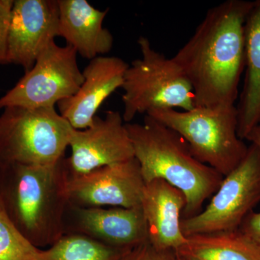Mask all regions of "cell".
Listing matches in <instances>:
<instances>
[{"instance_id":"6da1fadb","label":"cell","mask_w":260,"mask_h":260,"mask_svg":"<svg viewBox=\"0 0 260 260\" xmlns=\"http://www.w3.org/2000/svg\"><path fill=\"white\" fill-rule=\"evenodd\" d=\"M253 1L210 8L173 59L191 84L195 107L235 105L245 69V23Z\"/></svg>"},{"instance_id":"7a4b0ae2","label":"cell","mask_w":260,"mask_h":260,"mask_svg":"<svg viewBox=\"0 0 260 260\" xmlns=\"http://www.w3.org/2000/svg\"><path fill=\"white\" fill-rule=\"evenodd\" d=\"M70 174L64 157L51 165L0 167V203L17 229L39 249L64 234Z\"/></svg>"},{"instance_id":"3957f363","label":"cell","mask_w":260,"mask_h":260,"mask_svg":"<svg viewBox=\"0 0 260 260\" xmlns=\"http://www.w3.org/2000/svg\"><path fill=\"white\" fill-rule=\"evenodd\" d=\"M126 127L145 182L162 179L182 191L183 218L200 213L223 176L195 158L177 132L150 116L145 115L143 123H126Z\"/></svg>"},{"instance_id":"277c9868","label":"cell","mask_w":260,"mask_h":260,"mask_svg":"<svg viewBox=\"0 0 260 260\" xmlns=\"http://www.w3.org/2000/svg\"><path fill=\"white\" fill-rule=\"evenodd\" d=\"M177 132L200 162L225 177L242 162L247 145L238 135L236 105L155 109L146 114Z\"/></svg>"},{"instance_id":"5b68a950","label":"cell","mask_w":260,"mask_h":260,"mask_svg":"<svg viewBox=\"0 0 260 260\" xmlns=\"http://www.w3.org/2000/svg\"><path fill=\"white\" fill-rule=\"evenodd\" d=\"M138 44L141 57L129 64L121 86L124 122L155 109H192L194 92L179 64L155 50L148 38L140 37Z\"/></svg>"},{"instance_id":"8992f818","label":"cell","mask_w":260,"mask_h":260,"mask_svg":"<svg viewBox=\"0 0 260 260\" xmlns=\"http://www.w3.org/2000/svg\"><path fill=\"white\" fill-rule=\"evenodd\" d=\"M73 129L56 108H5L0 114V167L56 164L64 158Z\"/></svg>"},{"instance_id":"52a82bcc","label":"cell","mask_w":260,"mask_h":260,"mask_svg":"<svg viewBox=\"0 0 260 260\" xmlns=\"http://www.w3.org/2000/svg\"><path fill=\"white\" fill-rule=\"evenodd\" d=\"M260 202V150L248 147L245 158L223 177L209 204L190 218L181 220L185 237L238 230Z\"/></svg>"},{"instance_id":"ba28073f","label":"cell","mask_w":260,"mask_h":260,"mask_svg":"<svg viewBox=\"0 0 260 260\" xmlns=\"http://www.w3.org/2000/svg\"><path fill=\"white\" fill-rule=\"evenodd\" d=\"M78 53L70 46L60 47L55 41L37 58L35 64L0 98V109L55 108L73 96L83 84V72L77 61Z\"/></svg>"},{"instance_id":"9c48e42d","label":"cell","mask_w":260,"mask_h":260,"mask_svg":"<svg viewBox=\"0 0 260 260\" xmlns=\"http://www.w3.org/2000/svg\"><path fill=\"white\" fill-rule=\"evenodd\" d=\"M145 182L137 159L95 169L68 183L70 204L85 208L140 206Z\"/></svg>"},{"instance_id":"30bf717a","label":"cell","mask_w":260,"mask_h":260,"mask_svg":"<svg viewBox=\"0 0 260 260\" xmlns=\"http://www.w3.org/2000/svg\"><path fill=\"white\" fill-rule=\"evenodd\" d=\"M69 147L71 155L67 164L70 177L135 157L126 123L116 111H108L104 118L95 116L86 129H73Z\"/></svg>"},{"instance_id":"8fae6325","label":"cell","mask_w":260,"mask_h":260,"mask_svg":"<svg viewBox=\"0 0 260 260\" xmlns=\"http://www.w3.org/2000/svg\"><path fill=\"white\" fill-rule=\"evenodd\" d=\"M59 37L56 0H14L5 64L29 71L45 48Z\"/></svg>"},{"instance_id":"7c38bea8","label":"cell","mask_w":260,"mask_h":260,"mask_svg":"<svg viewBox=\"0 0 260 260\" xmlns=\"http://www.w3.org/2000/svg\"><path fill=\"white\" fill-rule=\"evenodd\" d=\"M64 234L87 236L107 245L130 249L148 242L141 205L134 208H85L69 204Z\"/></svg>"},{"instance_id":"4fadbf2b","label":"cell","mask_w":260,"mask_h":260,"mask_svg":"<svg viewBox=\"0 0 260 260\" xmlns=\"http://www.w3.org/2000/svg\"><path fill=\"white\" fill-rule=\"evenodd\" d=\"M128 67L117 56H100L90 60L83 71L84 81L78 92L58 103L59 114L75 129L88 128L103 103L122 86Z\"/></svg>"},{"instance_id":"5bb4252c","label":"cell","mask_w":260,"mask_h":260,"mask_svg":"<svg viewBox=\"0 0 260 260\" xmlns=\"http://www.w3.org/2000/svg\"><path fill=\"white\" fill-rule=\"evenodd\" d=\"M186 204L182 191L162 179L145 183L141 207L148 242L160 251H177L186 242L181 229Z\"/></svg>"},{"instance_id":"9a60e30c","label":"cell","mask_w":260,"mask_h":260,"mask_svg":"<svg viewBox=\"0 0 260 260\" xmlns=\"http://www.w3.org/2000/svg\"><path fill=\"white\" fill-rule=\"evenodd\" d=\"M59 37L78 54L91 59L105 56L113 47L112 32L104 28L109 9L99 10L87 0H57Z\"/></svg>"},{"instance_id":"2e32d148","label":"cell","mask_w":260,"mask_h":260,"mask_svg":"<svg viewBox=\"0 0 260 260\" xmlns=\"http://www.w3.org/2000/svg\"><path fill=\"white\" fill-rule=\"evenodd\" d=\"M237 107L242 140L260 124V0L253 1L245 23V78Z\"/></svg>"},{"instance_id":"e0dca14e","label":"cell","mask_w":260,"mask_h":260,"mask_svg":"<svg viewBox=\"0 0 260 260\" xmlns=\"http://www.w3.org/2000/svg\"><path fill=\"white\" fill-rule=\"evenodd\" d=\"M181 255L194 260H260V248L238 229L186 237Z\"/></svg>"},{"instance_id":"ac0fdd59","label":"cell","mask_w":260,"mask_h":260,"mask_svg":"<svg viewBox=\"0 0 260 260\" xmlns=\"http://www.w3.org/2000/svg\"><path fill=\"white\" fill-rule=\"evenodd\" d=\"M126 250L82 234H64L42 249L41 260H120Z\"/></svg>"},{"instance_id":"d6986e66","label":"cell","mask_w":260,"mask_h":260,"mask_svg":"<svg viewBox=\"0 0 260 260\" xmlns=\"http://www.w3.org/2000/svg\"><path fill=\"white\" fill-rule=\"evenodd\" d=\"M42 251L17 229L0 203V260H41Z\"/></svg>"},{"instance_id":"ffe728a7","label":"cell","mask_w":260,"mask_h":260,"mask_svg":"<svg viewBox=\"0 0 260 260\" xmlns=\"http://www.w3.org/2000/svg\"><path fill=\"white\" fill-rule=\"evenodd\" d=\"M120 260H177L176 252L160 251L146 242L124 253Z\"/></svg>"},{"instance_id":"44dd1931","label":"cell","mask_w":260,"mask_h":260,"mask_svg":"<svg viewBox=\"0 0 260 260\" xmlns=\"http://www.w3.org/2000/svg\"><path fill=\"white\" fill-rule=\"evenodd\" d=\"M14 0H0V64H5L8 34Z\"/></svg>"},{"instance_id":"7402d4cb","label":"cell","mask_w":260,"mask_h":260,"mask_svg":"<svg viewBox=\"0 0 260 260\" xmlns=\"http://www.w3.org/2000/svg\"><path fill=\"white\" fill-rule=\"evenodd\" d=\"M239 230L260 248V213L251 211L244 218Z\"/></svg>"},{"instance_id":"603a6c76","label":"cell","mask_w":260,"mask_h":260,"mask_svg":"<svg viewBox=\"0 0 260 260\" xmlns=\"http://www.w3.org/2000/svg\"><path fill=\"white\" fill-rule=\"evenodd\" d=\"M245 140L250 142L251 144L256 145L260 150V124L251 130Z\"/></svg>"},{"instance_id":"cb8c5ba5","label":"cell","mask_w":260,"mask_h":260,"mask_svg":"<svg viewBox=\"0 0 260 260\" xmlns=\"http://www.w3.org/2000/svg\"><path fill=\"white\" fill-rule=\"evenodd\" d=\"M176 257H177V260H194L191 259V258L186 257V256L181 255V254H179L177 252H176Z\"/></svg>"}]
</instances>
